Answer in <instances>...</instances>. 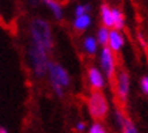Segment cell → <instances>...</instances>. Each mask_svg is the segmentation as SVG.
Returning a JSON list of instances; mask_svg holds the SVG:
<instances>
[{
	"mask_svg": "<svg viewBox=\"0 0 148 133\" xmlns=\"http://www.w3.org/2000/svg\"><path fill=\"white\" fill-rule=\"evenodd\" d=\"M30 37L34 45L52 50L53 48V37L49 23L42 19H34L30 25Z\"/></svg>",
	"mask_w": 148,
	"mask_h": 133,
	"instance_id": "cell-1",
	"label": "cell"
},
{
	"mask_svg": "<svg viewBox=\"0 0 148 133\" xmlns=\"http://www.w3.org/2000/svg\"><path fill=\"white\" fill-rule=\"evenodd\" d=\"M48 76H49V82L52 87H53L54 93L58 98H61L64 95V88H67L69 83H71V77L67 69L61 66L57 62H50L48 64Z\"/></svg>",
	"mask_w": 148,
	"mask_h": 133,
	"instance_id": "cell-2",
	"label": "cell"
},
{
	"mask_svg": "<svg viewBox=\"0 0 148 133\" xmlns=\"http://www.w3.org/2000/svg\"><path fill=\"white\" fill-rule=\"evenodd\" d=\"M49 52L48 49L32 44V48L29 50V58L30 65L37 77H42L46 73L48 64H49Z\"/></svg>",
	"mask_w": 148,
	"mask_h": 133,
	"instance_id": "cell-3",
	"label": "cell"
},
{
	"mask_svg": "<svg viewBox=\"0 0 148 133\" xmlns=\"http://www.w3.org/2000/svg\"><path fill=\"white\" fill-rule=\"evenodd\" d=\"M88 110H90V114L94 118H98V120L105 118L108 114V101H106V98L102 93H99V90L92 93L88 98Z\"/></svg>",
	"mask_w": 148,
	"mask_h": 133,
	"instance_id": "cell-4",
	"label": "cell"
},
{
	"mask_svg": "<svg viewBox=\"0 0 148 133\" xmlns=\"http://www.w3.org/2000/svg\"><path fill=\"white\" fill-rule=\"evenodd\" d=\"M99 60H101V68L105 72V75L108 77H112L116 72V57H114V52L108 45L103 46V49L101 50Z\"/></svg>",
	"mask_w": 148,
	"mask_h": 133,
	"instance_id": "cell-5",
	"label": "cell"
},
{
	"mask_svg": "<svg viewBox=\"0 0 148 133\" xmlns=\"http://www.w3.org/2000/svg\"><path fill=\"white\" fill-rule=\"evenodd\" d=\"M129 88H130V79L129 75L126 72L121 71L117 73V82H116V91L120 99L125 101L128 95H129Z\"/></svg>",
	"mask_w": 148,
	"mask_h": 133,
	"instance_id": "cell-6",
	"label": "cell"
},
{
	"mask_svg": "<svg viewBox=\"0 0 148 133\" xmlns=\"http://www.w3.org/2000/svg\"><path fill=\"white\" fill-rule=\"evenodd\" d=\"M124 44H125V38H124V36H122L121 31L117 30V29L109 31L108 46L112 49L114 53L120 52V50L122 49V46H124Z\"/></svg>",
	"mask_w": 148,
	"mask_h": 133,
	"instance_id": "cell-7",
	"label": "cell"
},
{
	"mask_svg": "<svg viewBox=\"0 0 148 133\" xmlns=\"http://www.w3.org/2000/svg\"><path fill=\"white\" fill-rule=\"evenodd\" d=\"M87 76H88L90 86L94 90L103 88V86H105V77H103L102 72L99 71L98 68H95V66L88 68V71H87Z\"/></svg>",
	"mask_w": 148,
	"mask_h": 133,
	"instance_id": "cell-8",
	"label": "cell"
},
{
	"mask_svg": "<svg viewBox=\"0 0 148 133\" xmlns=\"http://www.w3.org/2000/svg\"><path fill=\"white\" fill-rule=\"evenodd\" d=\"M90 25H91V18H90V15H88V12L75 16V21H73V29L75 30L83 31L87 27H90Z\"/></svg>",
	"mask_w": 148,
	"mask_h": 133,
	"instance_id": "cell-9",
	"label": "cell"
},
{
	"mask_svg": "<svg viewBox=\"0 0 148 133\" xmlns=\"http://www.w3.org/2000/svg\"><path fill=\"white\" fill-rule=\"evenodd\" d=\"M101 19H102L103 26L112 29L113 27V14L112 8L108 4H102L101 5Z\"/></svg>",
	"mask_w": 148,
	"mask_h": 133,
	"instance_id": "cell-10",
	"label": "cell"
},
{
	"mask_svg": "<svg viewBox=\"0 0 148 133\" xmlns=\"http://www.w3.org/2000/svg\"><path fill=\"white\" fill-rule=\"evenodd\" d=\"M113 14V27L117 30H122L125 26V16L118 8H112Z\"/></svg>",
	"mask_w": 148,
	"mask_h": 133,
	"instance_id": "cell-11",
	"label": "cell"
},
{
	"mask_svg": "<svg viewBox=\"0 0 148 133\" xmlns=\"http://www.w3.org/2000/svg\"><path fill=\"white\" fill-rule=\"evenodd\" d=\"M83 48L84 52L88 54H95L98 50V41L94 37H86L83 41Z\"/></svg>",
	"mask_w": 148,
	"mask_h": 133,
	"instance_id": "cell-12",
	"label": "cell"
},
{
	"mask_svg": "<svg viewBox=\"0 0 148 133\" xmlns=\"http://www.w3.org/2000/svg\"><path fill=\"white\" fill-rule=\"evenodd\" d=\"M48 5H49V8L52 11V14H53L54 18L58 19V21L63 18V7H61V4L58 1H56V0H48Z\"/></svg>",
	"mask_w": 148,
	"mask_h": 133,
	"instance_id": "cell-13",
	"label": "cell"
},
{
	"mask_svg": "<svg viewBox=\"0 0 148 133\" xmlns=\"http://www.w3.org/2000/svg\"><path fill=\"white\" fill-rule=\"evenodd\" d=\"M109 27L103 26L101 27L98 30V34H97V41H98L99 45H103V46H106L108 45V41H109Z\"/></svg>",
	"mask_w": 148,
	"mask_h": 133,
	"instance_id": "cell-14",
	"label": "cell"
},
{
	"mask_svg": "<svg viewBox=\"0 0 148 133\" xmlns=\"http://www.w3.org/2000/svg\"><path fill=\"white\" fill-rule=\"evenodd\" d=\"M121 128H122V130L125 133H136L137 132V129H136V126L132 122H130L129 120H124V122H122V125H121Z\"/></svg>",
	"mask_w": 148,
	"mask_h": 133,
	"instance_id": "cell-15",
	"label": "cell"
},
{
	"mask_svg": "<svg viewBox=\"0 0 148 133\" xmlns=\"http://www.w3.org/2000/svg\"><path fill=\"white\" fill-rule=\"evenodd\" d=\"M88 132L90 133H105L106 129H105V126H103L101 122H94V124L88 128Z\"/></svg>",
	"mask_w": 148,
	"mask_h": 133,
	"instance_id": "cell-16",
	"label": "cell"
},
{
	"mask_svg": "<svg viewBox=\"0 0 148 133\" xmlns=\"http://www.w3.org/2000/svg\"><path fill=\"white\" fill-rule=\"evenodd\" d=\"M90 5H76L75 7V16H77V15H83V14H87L88 11H90Z\"/></svg>",
	"mask_w": 148,
	"mask_h": 133,
	"instance_id": "cell-17",
	"label": "cell"
},
{
	"mask_svg": "<svg viewBox=\"0 0 148 133\" xmlns=\"http://www.w3.org/2000/svg\"><path fill=\"white\" fill-rule=\"evenodd\" d=\"M140 88L145 95H148V76H143L140 80Z\"/></svg>",
	"mask_w": 148,
	"mask_h": 133,
	"instance_id": "cell-18",
	"label": "cell"
},
{
	"mask_svg": "<svg viewBox=\"0 0 148 133\" xmlns=\"http://www.w3.org/2000/svg\"><path fill=\"white\" fill-rule=\"evenodd\" d=\"M116 120H117V122H118V125L121 126L122 122H124V120H125V117H124L120 111H116Z\"/></svg>",
	"mask_w": 148,
	"mask_h": 133,
	"instance_id": "cell-19",
	"label": "cell"
},
{
	"mask_svg": "<svg viewBox=\"0 0 148 133\" xmlns=\"http://www.w3.org/2000/svg\"><path fill=\"white\" fill-rule=\"evenodd\" d=\"M76 130L77 132H84L86 130V124L83 122V121H80V122H77L76 124Z\"/></svg>",
	"mask_w": 148,
	"mask_h": 133,
	"instance_id": "cell-20",
	"label": "cell"
},
{
	"mask_svg": "<svg viewBox=\"0 0 148 133\" xmlns=\"http://www.w3.org/2000/svg\"><path fill=\"white\" fill-rule=\"evenodd\" d=\"M0 133H7V129H4V128H0Z\"/></svg>",
	"mask_w": 148,
	"mask_h": 133,
	"instance_id": "cell-21",
	"label": "cell"
},
{
	"mask_svg": "<svg viewBox=\"0 0 148 133\" xmlns=\"http://www.w3.org/2000/svg\"><path fill=\"white\" fill-rule=\"evenodd\" d=\"M46 1H48V0H46Z\"/></svg>",
	"mask_w": 148,
	"mask_h": 133,
	"instance_id": "cell-22",
	"label": "cell"
}]
</instances>
